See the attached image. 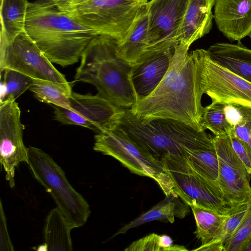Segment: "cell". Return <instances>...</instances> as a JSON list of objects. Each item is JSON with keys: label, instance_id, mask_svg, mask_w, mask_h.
<instances>
[{"label": "cell", "instance_id": "cell-2", "mask_svg": "<svg viewBox=\"0 0 251 251\" xmlns=\"http://www.w3.org/2000/svg\"><path fill=\"white\" fill-rule=\"evenodd\" d=\"M25 31L52 64L62 67L77 63L97 35L51 0L29 1Z\"/></svg>", "mask_w": 251, "mask_h": 251}, {"label": "cell", "instance_id": "cell-33", "mask_svg": "<svg viewBox=\"0 0 251 251\" xmlns=\"http://www.w3.org/2000/svg\"><path fill=\"white\" fill-rule=\"evenodd\" d=\"M229 136L235 152L244 164L248 172L251 174V162L250 158L244 146L236 137L234 128L229 134Z\"/></svg>", "mask_w": 251, "mask_h": 251}, {"label": "cell", "instance_id": "cell-32", "mask_svg": "<svg viewBox=\"0 0 251 251\" xmlns=\"http://www.w3.org/2000/svg\"><path fill=\"white\" fill-rule=\"evenodd\" d=\"M0 251H14V247L8 232L6 218L1 201L0 202Z\"/></svg>", "mask_w": 251, "mask_h": 251}, {"label": "cell", "instance_id": "cell-5", "mask_svg": "<svg viewBox=\"0 0 251 251\" xmlns=\"http://www.w3.org/2000/svg\"><path fill=\"white\" fill-rule=\"evenodd\" d=\"M97 35L122 41L148 0H51Z\"/></svg>", "mask_w": 251, "mask_h": 251}, {"label": "cell", "instance_id": "cell-9", "mask_svg": "<svg viewBox=\"0 0 251 251\" xmlns=\"http://www.w3.org/2000/svg\"><path fill=\"white\" fill-rule=\"evenodd\" d=\"M6 69L33 78L51 81L72 96V87L64 75L53 66L25 31L10 42L0 39V73Z\"/></svg>", "mask_w": 251, "mask_h": 251}, {"label": "cell", "instance_id": "cell-11", "mask_svg": "<svg viewBox=\"0 0 251 251\" xmlns=\"http://www.w3.org/2000/svg\"><path fill=\"white\" fill-rule=\"evenodd\" d=\"M218 156L219 174L216 182L231 206L251 198V174L235 152L229 135L213 136Z\"/></svg>", "mask_w": 251, "mask_h": 251}, {"label": "cell", "instance_id": "cell-17", "mask_svg": "<svg viewBox=\"0 0 251 251\" xmlns=\"http://www.w3.org/2000/svg\"><path fill=\"white\" fill-rule=\"evenodd\" d=\"M216 0H189L179 29L177 42L189 47L208 33L214 18L212 10Z\"/></svg>", "mask_w": 251, "mask_h": 251}, {"label": "cell", "instance_id": "cell-19", "mask_svg": "<svg viewBox=\"0 0 251 251\" xmlns=\"http://www.w3.org/2000/svg\"><path fill=\"white\" fill-rule=\"evenodd\" d=\"M207 50L213 61L251 83V50L238 42L216 43Z\"/></svg>", "mask_w": 251, "mask_h": 251}, {"label": "cell", "instance_id": "cell-8", "mask_svg": "<svg viewBox=\"0 0 251 251\" xmlns=\"http://www.w3.org/2000/svg\"><path fill=\"white\" fill-rule=\"evenodd\" d=\"M196 67L198 88L212 103L251 107V83L213 61L207 50L192 52Z\"/></svg>", "mask_w": 251, "mask_h": 251}, {"label": "cell", "instance_id": "cell-21", "mask_svg": "<svg viewBox=\"0 0 251 251\" xmlns=\"http://www.w3.org/2000/svg\"><path fill=\"white\" fill-rule=\"evenodd\" d=\"M195 219L196 237L201 241V246L216 240L221 234L227 214L213 209L192 203L190 204Z\"/></svg>", "mask_w": 251, "mask_h": 251}, {"label": "cell", "instance_id": "cell-3", "mask_svg": "<svg viewBox=\"0 0 251 251\" xmlns=\"http://www.w3.org/2000/svg\"><path fill=\"white\" fill-rule=\"evenodd\" d=\"M116 42L108 36H95L81 56L75 80L94 85L98 96L128 109L138 100L131 80L132 66L118 55Z\"/></svg>", "mask_w": 251, "mask_h": 251}, {"label": "cell", "instance_id": "cell-16", "mask_svg": "<svg viewBox=\"0 0 251 251\" xmlns=\"http://www.w3.org/2000/svg\"><path fill=\"white\" fill-rule=\"evenodd\" d=\"M71 109L90 123L98 132L108 128L123 109L98 96L73 92Z\"/></svg>", "mask_w": 251, "mask_h": 251}, {"label": "cell", "instance_id": "cell-7", "mask_svg": "<svg viewBox=\"0 0 251 251\" xmlns=\"http://www.w3.org/2000/svg\"><path fill=\"white\" fill-rule=\"evenodd\" d=\"M94 139V151L115 158L132 173L153 179L165 196L175 192L173 180L162 162L121 130L111 126L98 132Z\"/></svg>", "mask_w": 251, "mask_h": 251}, {"label": "cell", "instance_id": "cell-27", "mask_svg": "<svg viewBox=\"0 0 251 251\" xmlns=\"http://www.w3.org/2000/svg\"><path fill=\"white\" fill-rule=\"evenodd\" d=\"M186 158L198 173L208 179L216 182L219 174V163L215 150L194 151Z\"/></svg>", "mask_w": 251, "mask_h": 251}, {"label": "cell", "instance_id": "cell-28", "mask_svg": "<svg viewBox=\"0 0 251 251\" xmlns=\"http://www.w3.org/2000/svg\"><path fill=\"white\" fill-rule=\"evenodd\" d=\"M2 72L4 73L1 84L0 101L10 97L16 99L29 89L32 84L33 78L25 74L10 69Z\"/></svg>", "mask_w": 251, "mask_h": 251}, {"label": "cell", "instance_id": "cell-25", "mask_svg": "<svg viewBox=\"0 0 251 251\" xmlns=\"http://www.w3.org/2000/svg\"><path fill=\"white\" fill-rule=\"evenodd\" d=\"M29 90L41 102L71 109V97L55 83L48 80L33 78Z\"/></svg>", "mask_w": 251, "mask_h": 251}, {"label": "cell", "instance_id": "cell-15", "mask_svg": "<svg viewBox=\"0 0 251 251\" xmlns=\"http://www.w3.org/2000/svg\"><path fill=\"white\" fill-rule=\"evenodd\" d=\"M213 16L225 37L240 42L251 32V0H216Z\"/></svg>", "mask_w": 251, "mask_h": 251}, {"label": "cell", "instance_id": "cell-31", "mask_svg": "<svg viewBox=\"0 0 251 251\" xmlns=\"http://www.w3.org/2000/svg\"><path fill=\"white\" fill-rule=\"evenodd\" d=\"M251 239V198L237 229L224 246V251H243Z\"/></svg>", "mask_w": 251, "mask_h": 251}, {"label": "cell", "instance_id": "cell-24", "mask_svg": "<svg viewBox=\"0 0 251 251\" xmlns=\"http://www.w3.org/2000/svg\"><path fill=\"white\" fill-rule=\"evenodd\" d=\"M225 104L212 103L203 107L201 125L202 130L206 129L214 136L229 135L234 128L233 123L227 117Z\"/></svg>", "mask_w": 251, "mask_h": 251}, {"label": "cell", "instance_id": "cell-23", "mask_svg": "<svg viewBox=\"0 0 251 251\" xmlns=\"http://www.w3.org/2000/svg\"><path fill=\"white\" fill-rule=\"evenodd\" d=\"M28 0H1L0 39L10 42L25 31Z\"/></svg>", "mask_w": 251, "mask_h": 251}, {"label": "cell", "instance_id": "cell-22", "mask_svg": "<svg viewBox=\"0 0 251 251\" xmlns=\"http://www.w3.org/2000/svg\"><path fill=\"white\" fill-rule=\"evenodd\" d=\"M72 229L59 209H52L47 216L44 230V245L46 251H73Z\"/></svg>", "mask_w": 251, "mask_h": 251}, {"label": "cell", "instance_id": "cell-26", "mask_svg": "<svg viewBox=\"0 0 251 251\" xmlns=\"http://www.w3.org/2000/svg\"><path fill=\"white\" fill-rule=\"evenodd\" d=\"M248 201L233 207L228 213L220 237L215 241L200 246L194 251H224V246L234 234L246 211Z\"/></svg>", "mask_w": 251, "mask_h": 251}, {"label": "cell", "instance_id": "cell-29", "mask_svg": "<svg viewBox=\"0 0 251 251\" xmlns=\"http://www.w3.org/2000/svg\"><path fill=\"white\" fill-rule=\"evenodd\" d=\"M125 251H184L185 247L173 244L172 239L166 235L153 233L132 243Z\"/></svg>", "mask_w": 251, "mask_h": 251}, {"label": "cell", "instance_id": "cell-10", "mask_svg": "<svg viewBox=\"0 0 251 251\" xmlns=\"http://www.w3.org/2000/svg\"><path fill=\"white\" fill-rule=\"evenodd\" d=\"M161 162L173 180L175 191L188 205L196 203L225 214L234 206L225 199L217 182L198 173L186 157L168 156Z\"/></svg>", "mask_w": 251, "mask_h": 251}, {"label": "cell", "instance_id": "cell-4", "mask_svg": "<svg viewBox=\"0 0 251 251\" xmlns=\"http://www.w3.org/2000/svg\"><path fill=\"white\" fill-rule=\"evenodd\" d=\"M143 150L161 160L168 156L188 157L194 151L215 150L213 136L184 123L169 119L143 122L123 109L113 124Z\"/></svg>", "mask_w": 251, "mask_h": 251}, {"label": "cell", "instance_id": "cell-14", "mask_svg": "<svg viewBox=\"0 0 251 251\" xmlns=\"http://www.w3.org/2000/svg\"><path fill=\"white\" fill-rule=\"evenodd\" d=\"M174 50L173 46L147 52L132 66L131 80L138 100L149 96L161 82L169 69Z\"/></svg>", "mask_w": 251, "mask_h": 251}, {"label": "cell", "instance_id": "cell-34", "mask_svg": "<svg viewBox=\"0 0 251 251\" xmlns=\"http://www.w3.org/2000/svg\"><path fill=\"white\" fill-rule=\"evenodd\" d=\"M243 251H251V239L246 245Z\"/></svg>", "mask_w": 251, "mask_h": 251}, {"label": "cell", "instance_id": "cell-6", "mask_svg": "<svg viewBox=\"0 0 251 251\" xmlns=\"http://www.w3.org/2000/svg\"><path fill=\"white\" fill-rule=\"evenodd\" d=\"M27 163L72 227L83 226L90 215V206L69 182L60 166L48 153L32 146L28 148Z\"/></svg>", "mask_w": 251, "mask_h": 251}, {"label": "cell", "instance_id": "cell-1", "mask_svg": "<svg viewBox=\"0 0 251 251\" xmlns=\"http://www.w3.org/2000/svg\"><path fill=\"white\" fill-rule=\"evenodd\" d=\"M190 47L176 43L169 69L161 82L149 96L139 100L130 109L138 120L145 122L169 119L202 130V95L198 85L195 62Z\"/></svg>", "mask_w": 251, "mask_h": 251}, {"label": "cell", "instance_id": "cell-30", "mask_svg": "<svg viewBox=\"0 0 251 251\" xmlns=\"http://www.w3.org/2000/svg\"><path fill=\"white\" fill-rule=\"evenodd\" d=\"M229 106L235 109L238 115L233 123L234 134L244 146L251 162V107L235 104Z\"/></svg>", "mask_w": 251, "mask_h": 251}, {"label": "cell", "instance_id": "cell-18", "mask_svg": "<svg viewBox=\"0 0 251 251\" xmlns=\"http://www.w3.org/2000/svg\"><path fill=\"white\" fill-rule=\"evenodd\" d=\"M146 4L140 10L124 39L116 42L118 55L132 66L140 60L148 48L149 17Z\"/></svg>", "mask_w": 251, "mask_h": 251}, {"label": "cell", "instance_id": "cell-20", "mask_svg": "<svg viewBox=\"0 0 251 251\" xmlns=\"http://www.w3.org/2000/svg\"><path fill=\"white\" fill-rule=\"evenodd\" d=\"M189 206L184 202L176 192L166 196L162 200L150 210L121 227L111 238L124 234L129 229L141 225L159 220L173 223L176 218L182 219L189 212Z\"/></svg>", "mask_w": 251, "mask_h": 251}, {"label": "cell", "instance_id": "cell-12", "mask_svg": "<svg viewBox=\"0 0 251 251\" xmlns=\"http://www.w3.org/2000/svg\"><path fill=\"white\" fill-rule=\"evenodd\" d=\"M15 100L10 97L0 103V162L11 188L15 185L16 168L28 160V148L23 138L21 111Z\"/></svg>", "mask_w": 251, "mask_h": 251}, {"label": "cell", "instance_id": "cell-13", "mask_svg": "<svg viewBox=\"0 0 251 251\" xmlns=\"http://www.w3.org/2000/svg\"><path fill=\"white\" fill-rule=\"evenodd\" d=\"M189 0H151L146 3L149 17L147 52L171 48L177 43Z\"/></svg>", "mask_w": 251, "mask_h": 251}, {"label": "cell", "instance_id": "cell-35", "mask_svg": "<svg viewBox=\"0 0 251 251\" xmlns=\"http://www.w3.org/2000/svg\"><path fill=\"white\" fill-rule=\"evenodd\" d=\"M248 36H249L250 37V38L251 39V32L250 33V34H249V35H248Z\"/></svg>", "mask_w": 251, "mask_h": 251}]
</instances>
